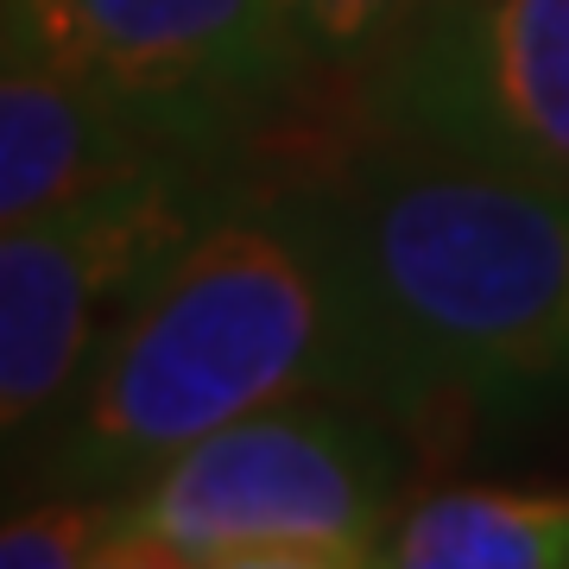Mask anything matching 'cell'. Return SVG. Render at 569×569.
<instances>
[{"instance_id":"cell-1","label":"cell","mask_w":569,"mask_h":569,"mask_svg":"<svg viewBox=\"0 0 569 569\" xmlns=\"http://www.w3.org/2000/svg\"><path fill=\"white\" fill-rule=\"evenodd\" d=\"M305 399L380 406L336 183H241L114 317L32 449L39 488L121 493L164 456Z\"/></svg>"},{"instance_id":"cell-2","label":"cell","mask_w":569,"mask_h":569,"mask_svg":"<svg viewBox=\"0 0 569 569\" xmlns=\"http://www.w3.org/2000/svg\"><path fill=\"white\" fill-rule=\"evenodd\" d=\"M336 203L387 411L569 392V190L392 146Z\"/></svg>"},{"instance_id":"cell-3","label":"cell","mask_w":569,"mask_h":569,"mask_svg":"<svg viewBox=\"0 0 569 569\" xmlns=\"http://www.w3.org/2000/svg\"><path fill=\"white\" fill-rule=\"evenodd\" d=\"M406 456L361 399H305L197 437L114 493L102 569H373Z\"/></svg>"},{"instance_id":"cell-4","label":"cell","mask_w":569,"mask_h":569,"mask_svg":"<svg viewBox=\"0 0 569 569\" xmlns=\"http://www.w3.org/2000/svg\"><path fill=\"white\" fill-rule=\"evenodd\" d=\"M234 146L178 152L44 222L0 228V430L39 449L140 284L241 190Z\"/></svg>"},{"instance_id":"cell-5","label":"cell","mask_w":569,"mask_h":569,"mask_svg":"<svg viewBox=\"0 0 569 569\" xmlns=\"http://www.w3.org/2000/svg\"><path fill=\"white\" fill-rule=\"evenodd\" d=\"M7 51L51 63L171 140L241 133L317 70L291 0H7Z\"/></svg>"},{"instance_id":"cell-6","label":"cell","mask_w":569,"mask_h":569,"mask_svg":"<svg viewBox=\"0 0 569 569\" xmlns=\"http://www.w3.org/2000/svg\"><path fill=\"white\" fill-rule=\"evenodd\" d=\"M361 82L392 146L569 190V0H418Z\"/></svg>"},{"instance_id":"cell-7","label":"cell","mask_w":569,"mask_h":569,"mask_svg":"<svg viewBox=\"0 0 569 569\" xmlns=\"http://www.w3.org/2000/svg\"><path fill=\"white\" fill-rule=\"evenodd\" d=\"M203 146L133 121L89 82L26 51H7L0 63V228L44 222Z\"/></svg>"},{"instance_id":"cell-8","label":"cell","mask_w":569,"mask_h":569,"mask_svg":"<svg viewBox=\"0 0 569 569\" xmlns=\"http://www.w3.org/2000/svg\"><path fill=\"white\" fill-rule=\"evenodd\" d=\"M387 569H569V493L449 488L411 500L387 538Z\"/></svg>"},{"instance_id":"cell-9","label":"cell","mask_w":569,"mask_h":569,"mask_svg":"<svg viewBox=\"0 0 569 569\" xmlns=\"http://www.w3.org/2000/svg\"><path fill=\"white\" fill-rule=\"evenodd\" d=\"M108 526H114V493L44 488L39 500L7 512L0 563L7 569H102Z\"/></svg>"},{"instance_id":"cell-10","label":"cell","mask_w":569,"mask_h":569,"mask_svg":"<svg viewBox=\"0 0 569 569\" xmlns=\"http://www.w3.org/2000/svg\"><path fill=\"white\" fill-rule=\"evenodd\" d=\"M411 7L418 0H291V20H298V39H305L310 63L361 70L406 26Z\"/></svg>"}]
</instances>
